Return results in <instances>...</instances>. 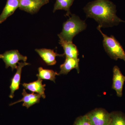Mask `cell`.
Here are the masks:
<instances>
[{
  "label": "cell",
  "instance_id": "6da1fadb",
  "mask_svg": "<svg viewBox=\"0 0 125 125\" xmlns=\"http://www.w3.org/2000/svg\"><path fill=\"white\" fill-rule=\"evenodd\" d=\"M87 18L94 19L102 28L118 25L123 21L116 15V6L109 0H95L84 8Z\"/></svg>",
  "mask_w": 125,
  "mask_h": 125
},
{
  "label": "cell",
  "instance_id": "7a4b0ae2",
  "mask_svg": "<svg viewBox=\"0 0 125 125\" xmlns=\"http://www.w3.org/2000/svg\"><path fill=\"white\" fill-rule=\"evenodd\" d=\"M71 17L63 23L62 31L58 34V37L67 42H72L75 36L87 28L84 21L81 20L74 14H71Z\"/></svg>",
  "mask_w": 125,
  "mask_h": 125
},
{
  "label": "cell",
  "instance_id": "3957f363",
  "mask_svg": "<svg viewBox=\"0 0 125 125\" xmlns=\"http://www.w3.org/2000/svg\"><path fill=\"white\" fill-rule=\"evenodd\" d=\"M99 26L97 29L103 38V45L105 51L112 59L117 61L121 59L125 61V52L120 43L113 36L110 37L103 33Z\"/></svg>",
  "mask_w": 125,
  "mask_h": 125
},
{
  "label": "cell",
  "instance_id": "277c9868",
  "mask_svg": "<svg viewBox=\"0 0 125 125\" xmlns=\"http://www.w3.org/2000/svg\"><path fill=\"white\" fill-rule=\"evenodd\" d=\"M0 58L5 62L6 69L10 67L13 71L17 68V64L20 61L26 62L28 58L26 56L21 55L18 50H12L0 54Z\"/></svg>",
  "mask_w": 125,
  "mask_h": 125
},
{
  "label": "cell",
  "instance_id": "5b68a950",
  "mask_svg": "<svg viewBox=\"0 0 125 125\" xmlns=\"http://www.w3.org/2000/svg\"><path fill=\"white\" fill-rule=\"evenodd\" d=\"M91 125H108L110 113L103 108H96L86 114Z\"/></svg>",
  "mask_w": 125,
  "mask_h": 125
},
{
  "label": "cell",
  "instance_id": "8992f818",
  "mask_svg": "<svg viewBox=\"0 0 125 125\" xmlns=\"http://www.w3.org/2000/svg\"><path fill=\"white\" fill-rule=\"evenodd\" d=\"M49 0H20L19 8L29 13H36L43 6L49 2Z\"/></svg>",
  "mask_w": 125,
  "mask_h": 125
},
{
  "label": "cell",
  "instance_id": "52a82bcc",
  "mask_svg": "<svg viewBox=\"0 0 125 125\" xmlns=\"http://www.w3.org/2000/svg\"><path fill=\"white\" fill-rule=\"evenodd\" d=\"M113 78L112 89L115 91L117 96L121 97L123 95V89L125 81V76L122 74L120 69L117 66L113 69Z\"/></svg>",
  "mask_w": 125,
  "mask_h": 125
},
{
  "label": "cell",
  "instance_id": "ba28073f",
  "mask_svg": "<svg viewBox=\"0 0 125 125\" xmlns=\"http://www.w3.org/2000/svg\"><path fill=\"white\" fill-rule=\"evenodd\" d=\"M30 65L29 63L26 62H19L16 68V72L11 79V83L10 85V93L9 97L13 98L14 96V93L16 90L19 89L20 84L21 78L22 68L25 66Z\"/></svg>",
  "mask_w": 125,
  "mask_h": 125
},
{
  "label": "cell",
  "instance_id": "9c48e42d",
  "mask_svg": "<svg viewBox=\"0 0 125 125\" xmlns=\"http://www.w3.org/2000/svg\"><path fill=\"white\" fill-rule=\"evenodd\" d=\"M22 94L23 97L21 99L15 102L11 103L9 105L11 106L18 103L23 102V106L26 107L27 109H28L31 106L36 104L39 103L40 102V99L42 97L41 95L39 94L33 93L31 94L28 93L25 89L23 90Z\"/></svg>",
  "mask_w": 125,
  "mask_h": 125
},
{
  "label": "cell",
  "instance_id": "30bf717a",
  "mask_svg": "<svg viewBox=\"0 0 125 125\" xmlns=\"http://www.w3.org/2000/svg\"><path fill=\"white\" fill-rule=\"evenodd\" d=\"M36 52L39 55L40 57L48 65H53L56 64V56L62 57L64 54H59L55 52L54 50L52 49L42 48L35 49Z\"/></svg>",
  "mask_w": 125,
  "mask_h": 125
},
{
  "label": "cell",
  "instance_id": "8fae6325",
  "mask_svg": "<svg viewBox=\"0 0 125 125\" xmlns=\"http://www.w3.org/2000/svg\"><path fill=\"white\" fill-rule=\"evenodd\" d=\"M19 5L20 0H7L6 4L0 15V24L12 15L16 9L19 8Z\"/></svg>",
  "mask_w": 125,
  "mask_h": 125
},
{
  "label": "cell",
  "instance_id": "7c38bea8",
  "mask_svg": "<svg viewBox=\"0 0 125 125\" xmlns=\"http://www.w3.org/2000/svg\"><path fill=\"white\" fill-rule=\"evenodd\" d=\"M59 43L63 47L64 51V55L66 56L73 58L75 60H78L79 52L76 45H74L72 42H67L62 39L60 37Z\"/></svg>",
  "mask_w": 125,
  "mask_h": 125
},
{
  "label": "cell",
  "instance_id": "4fadbf2b",
  "mask_svg": "<svg viewBox=\"0 0 125 125\" xmlns=\"http://www.w3.org/2000/svg\"><path fill=\"white\" fill-rule=\"evenodd\" d=\"M42 80L39 79L36 81L29 83H24L22 84L25 89L28 90L32 92V93H36L41 95L43 99L45 98V91L46 84H42Z\"/></svg>",
  "mask_w": 125,
  "mask_h": 125
},
{
  "label": "cell",
  "instance_id": "5bb4252c",
  "mask_svg": "<svg viewBox=\"0 0 125 125\" xmlns=\"http://www.w3.org/2000/svg\"><path fill=\"white\" fill-rule=\"evenodd\" d=\"M79 62V59L76 60L66 56L65 62L60 66V71L58 73L59 75L67 74L71 70L74 69H76L79 73L80 71Z\"/></svg>",
  "mask_w": 125,
  "mask_h": 125
},
{
  "label": "cell",
  "instance_id": "9a60e30c",
  "mask_svg": "<svg viewBox=\"0 0 125 125\" xmlns=\"http://www.w3.org/2000/svg\"><path fill=\"white\" fill-rule=\"evenodd\" d=\"M58 75H59V74L52 70L46 69L42 67H39L38 73L37 74V76L39 79L51 80L55 83L56 76Z\"/></svg>",
  "mask_w": 125,
  "mask_h": 125
},
{
  "label": "cell",
  "instance_id": "2e32d148",
  "mask_svg": "<svg viewBox=\"0 0 125 125\" xmlns=\"http://www.w3.org/2000/svg\"><path fill=\"white\" fill-rule=\"evenodd\" d=\"M74 0H56L54 5L53 12L58 10H64L67 11L66 15L69 16L71 14L70 10Z\"/></svg>",
  "mask_w": 125,
  "mask_h": 125
},
{
  "label": "cell",
  "instance_id": "e0dca14e",
  "mask_svg": "<svg viewBox=\"0 0 125 125\" xmlns=\"http://www.w3.org/2000/svg\"><path fill=\"white\" fill-rule=\"evenodd\" d=\"M111 119L108 125H125V114L121 112L110 113Z\"/></svg>",
  "mask_w": 125,
  "mask_h": 125
},
{
  "label": "cell",
  "instance_id": "ac0fdd59",
  "mask_svg": "<svg viewBox=\"0 0 125 125\" xmlns=\"http://www.w3.org/2000/svg\"><path fill=\"white\" fill-rule=\"evenodd\" d=\"M73 125H91L87 115L77 117L74 122Z\"/></svg>",
  "mask_w": 125,
  "mask_h": 125
},
{
  "label": "cell",
  "instance_id": "d6986e66",
  "mask_svg": "<svg viewBox=\"0 0 125 125\" xmlns=\"http://www.w3.org/2000/svg\"></svg>",
  "mask_w": 125,
  "mask_h": 125
}]
</instances>
